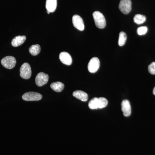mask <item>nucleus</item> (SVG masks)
<instances>
[{
    "label": "nucleus",
    "mask_w": 155,
    "mask_h": 155,
    "mask_svg": "<svg viewBox=\"0 0 155 155\" xmlns=\"http://www.w3.org/2000/svg\"><path fill=\"white\" fill-rule=\"evenodd\" d=\"M153 94L155 95V87L153 89Z\"/></svg>",
    "instance_id": "22"
},
{
    "label": "nucleus",
    "mask_w": 155,
    "mask_h": 155,
    "mask_svg": "<svg viewBox=\"0 0 155 155\" xmlns=\"http://www.w3.org/2000/svg\"><path fill=\"white\" fill-rule=\"evenodd\" d=\"M121 106H122V110L123 112V115L125 117L130 116L131 113V108L129 101L127 100L122 101Z\"/></svg>",
    "instance_id": "9"
},
{
    "label": "nucleus",
    "mask_w": 155,
    "mask_h": 155,
    "mask_svg": "<svg viewBox=\"0 0 155 155\" xmlns=\"http://www.w3.org/2000/svg\"><path fill=\"white\" fill-rule=\"evenodd\" d=\"M59 59L63 64L65 65H71L72 64V57L69 53L67 52H62L60 54Z\"/></svg>",
    "instance_id": "10"
},
{
    "label": "nucleus",
    "mask_w": 155,
    "mask_h": 155,
    "mask_svg": "<svg viewBox=\"0 0 155 155\" xmlns=\"http://www.w3.org/2000/svg\"><path fill=\"white\" fill-rule=\"evenodd\" d=\"M148 31V28L147 26H142L138 28L137 32L139 35H143L147 33Z\"/></svg>",
    "instance_id": "20"
},
{
    "label": "nucleus",
    "mask_w": 155,
    "mask_h": 155,
    "mask_svg": "<svg viewBox=\"0 0 155 155\" xmlns=\"http://www.w3.org/2000/svg\"><path fill=\"white\" fill-rule=\"evenodd\" d=\"M127 40V35L126 33L123 31H121L119 35V41L118 44L120 46H122L125 44Z\"/></svg>",
    "instance_id": "18"
},
{
    "label": "nucleus",
    "mask_w": 155,
    "mask_h": 155,
    "mask_svg": "<svg viewBox=\"0 0 155 155\" xmlns=\"http://www.w3.org/2000/svg\"><path fill=\"white\" fill-rule=\"evenodd\" d=\"M47 13L48 14H49L50 13L49 11H47Z\"/></svg>",
    "instance_id": "23"
},
{
    "label": "nucleus",
    "mask_w": 155,
    "mask_h": 155,
    "mask_svg": "<svg viewBox=\"0 0 155 155\" xmlns=\"http://www.w3.org/2000/svg\"><path fill=\"white\" fill-rule=\"evenodd\" d=\"M42 96L38 93L29 92L25 93L22 95V99L27 101H38L41 99Z\"/></svg>",
    "instance_id": "4"
},
{
    "label": "nucleus",
    "mask_w": 155,
    "mask_h": 155,
    "mask_svg": "<svg viewBox=\"0 0 155 155\" xmlns=\"http://www.w3.org/2000/svg\"><path fill=\"white\" fill-rule=\"evenodd\" d=\"M146 20V17L144 15H141V14H136L134 17V21L138 25L144 23Z\"/></svg>",
    "instance_id": "16"
},
{
    "label": "nucleus",
    "mask_w": 155,
    "mask_h": 155,
    "mask_svg": "<svg viewBox=\"0 0 155 155\" xmlns=\"http://www.w3.org/2000/svg\"><path fill=\"white\" fill-rule=\"evenodd\" d=\"M41 51V47L39 45H32L29 48V53L32 55L36 56Z\"/></svg>",
    "instance_id": "15"
},
{
    "label": "nucleus",
    "mask_w": 155,
    "mask_h": 155,
    "mask_svg": "<svg viewBox=\"0 0 155 155\" xmlns=\"http://www.w3.org/2000/svg\"><path fill=\"white\" fill-rule=\"evenodd\" d=\"M99 108L102 109L103 108L105 107L108 104V101L105 98L101 97L98 98Z\"/></svg>",
    "instance_id": "19"
},
{
    "label": "nucleus",
    "mask_w": 155,
    "mask_h": 155,
    "mask_svg": "<svg viewBox=\"0 0 155 155\" xmlns=\"http://www.w3.org/2000/svg\"><path fill=\"white\" fill-rule=\"evenodd\" d=\"M148 71L150 74L155 75V62H153L149 65Z\"/></svg>",
    "instance_id": "21"
},
{
    "label": "nucleus",
    "mask_w": 155,
    "mask_h": 155,
    "mask_svg": "<svg viewBox=\"0 0 155 155\" xmlns=\"http://www.w3.org/2000/svg\"><path fill=\"white\" fill-rule=\"evenodd\" d=\"M73 96L76 98L85 102L88 100V95L85 92L82 91L78 90L73 93Z\"/></svg>",
    "instance_id": "11"
},
{
    "label": "nucleus",
    "mask_w": 155,
    "mask_h": 155,
    "mask_svg": "<svg viewBox=\"0 0 155 155\" xmlns=\"http://www.w3.org/2000/svg\"><path fill=\"white\" fill-rule=\"evenodd\" d=\"M72 23L74 27L80 31H83L84 28V23L81 17L78 15H75L72 19Z\"/></svg>",
    "instance_id": "8"
},
{
    "label": "nucleus",
    "mask_w": 155,
    "mask_h": 155,
    "mask_svg": "<svg viewBox=\"0 0 155 155\" xmlns=\"http://www.w3.org/2000/svg\"><path fill=\"white\" fill-rule=\"evenodd\" d=\"M119 9L123 14H127L131 10V2L130 0H121L119 5Z\"/></svg>",
    "instance_id": "5"
},
{
    "label": "nucleus",
    "mask_w": 155,
    "mask_h": 155,
    "mask_svg": "<svg viewBox=\"0 0 155 155\" xmlns=\"http://www.w3.org/2000/svg\"><path fill=\"white\" fill-rule=\"evenodd\" d=\"M17 61L16 59L12 56H7L2 59L1 64L6 69H12L16 66Z\"/></svg>",
    "instance_id": "2"
},
{
    "label": "nucleus",
    "mask_w": 155,
    "mask_h": 155,
    "mask_svg": "<svg viewBox=\"0 0 155 155\" xmlns=\"http://www.w3.org/2000/svg\"><path fill=\"white\" fill-rule=\"evenodd\" d=\"M31 75V68L28 63L23 64L20 68V75L22 78L28 79Z\"/></svg>",
    "instance_id": "3"
},
{
    "label": "nucleus",
    "mask_w": 155,
    "mask_h": 155,
    "mask_svg": "<svg viewBox=\"0 0 155 155\" xmlns=\"http://www.w3.org/2000/svg\"><path fill=\"white\" fill-rule=\"evenodd\" d=\"M51 87L54 91L57 92H60L64 89V84L62 82L58 81V82L52 83L51 84Z\"/></svg>",
    "instance_id": "14"
},
{
    "label": "nucleus",
    "mask_w": 155,
    "mask_h": 155,
    "mask_svg": "<svg viewBox=\"0 0 155 155\" xmlns=\"http://www.w3.org/2000/svg\"><path fill=\"white\" fill-rule=\"evenodd\" d=\"M57 7V0H46V8L50 13L55 11Z\"/></svg>",
    "instance_id": "12"
},
{
    "label": "nucleus",
    "mask_w": 155,
    "mask_h": 155,
    "mask_svg": "<svg viewBox=\"0 0 155 155\" xmlns=\"http://www.w3.org/2000/svg\"><path fill=\"white\" fill-rule=\"evenodd\" d=\"M100 62L97 58H93L90 61L88 64V70L91 73H95L97 71L99 68Z\"/></svg>",
    "instance_id": "6"
},
{
    "label": "nucleus",
    "mask_w": 155,
    "mask_h": 155,
    "mask_svg": "<svg viewBox=\"0 0 155 155\" xmlns=\"http://www.w3.org/2000/svg\"><path fill=\"white\" fill-rule=\"evenodd\" d=\"M48 79L49 76L48 74L41 72L37 75L35 78V83L37 86H42L47 83Z\"/></svg>",
    "instance_id": "7"
},
{
    "label": "nucleus",
    "mask_w": 155,
    "mask_h": 155,
    "mask_svg": "<svg viewBox=\"0 0 155 155\" xmlns=\"http://www.w3.org/2000/svg\"><path fill=\"white\" fill-rule=\"evenodd\" d=\"M89 107L91 110L98 109V98L97 97L94 98L91 100L88 104Z\"/></svg>",
    "instance_id": "17"
},
{
    "label": "nucleus",
    "mask_w": 155,
    "mask_h": 155,
    "mask_svg": "<svg viewBox=\"0 0 155 155\" xmlns=\"http://www.w3.org/2000/svg\"><path fill=\"white\" fill-rule=\"evenodd\" d=\"M93 17L94 19L96 26L99 28H104L106 25L105 18L104 15L99 11H95L93 13Z\"/></svg>",
    "instance_id": "1"
},
{
    "label": "nucleus",
    "mask_w": 155,
    "mask_h": 155,
    "mask_svg": "<svg viewBox=\"0 0 155 155\" xmlns=\"http://www.w3.org/2000/svg\"><path fill=\"white\" fill-rule=\"evenodd\" d=\"M26 37L23 35V36H17L15 37V38L11 41V44L13 47H17L19 46L24 43L26 40Z\"/></svg>",
    "instance_id": "13"
}]
</instances>
